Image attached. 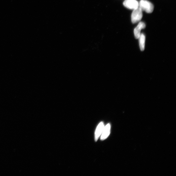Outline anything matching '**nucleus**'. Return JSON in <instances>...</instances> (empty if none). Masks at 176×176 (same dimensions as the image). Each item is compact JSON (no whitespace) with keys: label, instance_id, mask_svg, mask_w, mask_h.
I'll return each mask as SVG.
<instances>
[{"label":"nucleus","instance_id":"nucleus-1","mask_svg":"<svg viewBox=\"0 0 176 176\" xmlns=\"http://www.w3.org/2000/svg\"><path fill=\"white\" fill-rule=\"evenodd\" d=\"M139 7L142 11L148 13H152L154 9V6L152 3L147 0H141L139 2Z\"/></svg>","mask_w":176,"mask_h":176},{"label":"nucleus","instance_id":"nucleus-2","mask_svg":"<svg viewBox=\"0 0 176 176\" xmlns=\"http://www.w3.org/2000/svg\"><path fill=\"white\" fill-rule=\"evenodd\" d=\"M143 11L139 7L133 10L131 15V20L133 24L139 22L143 17Z\"/></svg>","mask_w":176,"mask_h":176},{"label":"nucleus","instance_id":"nucleus-3","mask_svg":"<svg viewBox=\"0 0 176 176\" xmlns=\"http://www.w3.org/2000/svg\"><path fill=\"white\" fill-rule=\"evenodd\" d=\"M123 4L127 8L134 10L139 7V3L137 0H125Z\"/></svg>","mask_w":176,"mask_h":176},{"label":"nucleus","instance_id":"nucleus-4","mask_svg":"<svg viewBox=\"0 0 176 176\" xmlns=\"http://www.w3.org/2000/svg\"><path fill=\"white\" fill-rule=\"evenodd\" d=\"M146 25L145 23L142 22H140L137 26L135 28L134 31V33L135 37L136 39H138L140 35L142 29L145 28Z\"/></svg>","mask_w":176,"mask_h":176},{"label":"nucleus","instance_id":"nucleus-5","mask_svg":"<svg viewBox=\"0 0 176 176\" xmlns=\"http://www.w3.org/2000/svg\"><path fill=\"white\" fill-rule=\"evenodd\" d=\"M104 125L103 122H100L97 126L95 134V139L97 141L102 134Z\"/></svg>","mask_w":176,"mask_h":176},{"label":"nucleus","instance_id":"nucleus-6","mask_svg":"<svg viewBox=\"0 0 176 176\" xmlns=\"http://www.w3.org/2000/svg\"><path fill=\"white\" fill-rule=\"evenodd\" d=\"M111 125L110 124H108L106 126H104L102 135L100 136V139L104 140L107 138L110 134Z\"/></svg>","mask_w":176,"mask_h":176},{"label":"nucleus","instance_id":"nucleus-7","mask_svg":"<svg viewBox=\"0 0 176 176\" xmlns=\"http://www.w3.org/2000/svg\"><path fill=\"white\" fill-rule=\"evenodd\" d=\"M139 39V47L142 51H143L145 49V35L143 33H141L138 39Z\"/></svg>","mask_w":176,"mask_h":176}]
</instances>
